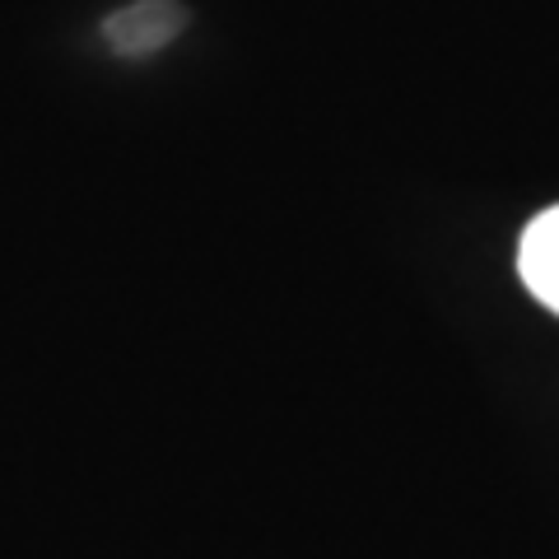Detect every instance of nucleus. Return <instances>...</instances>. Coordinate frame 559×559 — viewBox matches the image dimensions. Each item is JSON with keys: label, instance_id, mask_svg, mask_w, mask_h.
<instances>
[{"label": "nucleus", "instance_id": "1", "mask_svg": "<svg viewBox=\"0 0 559 559\" xmlns=\"http://www.w3.org/2000/svg\"><path fill=\"white\" fill-rule=\"evenodd\" d=\"M182 28H187V10L178 0H135V5L117 10L112 20L103 24V43H108L117 57H150V51L168 47Z\"/></svg>", "mask_w": 559, "mask_h": 559}, {"label": "nucleus", "instance_id": "2", "mask_svg": "<svg viewBox=\"0 0 559 559\" xmlns=\"http://www.w3.org/2000/svg\"><path fill=\"white\" fill-rule=\"evenodd\" d=\"M518 275L540 304H546L550 312H559V205L540 210L527 229H522Z\"/></svg>", "mask_w": 559, "mask_h": 559}]
</instances>
